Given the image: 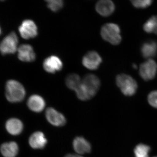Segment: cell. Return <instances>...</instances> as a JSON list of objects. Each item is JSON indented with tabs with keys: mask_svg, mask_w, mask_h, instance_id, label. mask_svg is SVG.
Instances as JSON below:
<instances>
[{
	"mask_svg": "<svg viewBox=\"0 0 157 157\" xmlns=\"http://www.w3.org/2000/svg\"><path fill=\"white\" fill-rule=\"evenodd\" d=\"M18 30L21 36L25 39L35 38L38 35L37 26L31 20L24 21L20 26Z\"/></svg>",
	"mask_w": 157,
	"mask_h": 157,
	"instance_id": "cell-7",
	"label": "cell"
},
{
	"mask_svg": "<svg viewBox=\"0 0 157 157\" xmlns=\"http://www.w3.org/2000/svg\"><path fill=\"white\" fill-rule=\"evenodd\" d=\"M82 80L78 75L76 74H71L66 78V84L70 89L76 91L81 84Z\"/></svg>",
	"mask_w": 157,
	"mask_h": 157,
	"instance_id": "cell-19",
	"label": "cell"
},
{
	"mask_svg": "<svg viewBox=\"0 0 157 157\" xmlns=\"http://www.w3.org/2000/svg\"><path fill=\"white\" fill-rule=\"evenodd\" d=\"M101 36L103 39L112 45H118L122 41L121 29L116 24L109 23L102 26Z\"/></svg>",
	"mask_w": 157,
	"mask_h": 157,
	"instance_id": "cell-4",
	"label": "cell"
},
{
	"mask_svg": "<svg viewBox=\"0 0 157 157\" xmlns=\"http://www.w3.org/2000/svg\"><path fill=\"white\" fill-rule=\"evenodd\" d=\"M116 82L125 96H132L136 94L138 86L137 82L132 76L123 73L119 74L116 78Z\"/></svg>",
	"mask_w": 157,
	"mask_h": 157,
	"instance_id": "cell-3",
	"label": "cell"
},
{
	"mask_svg": "<svg viewBox=\"0 0 157 157\" xmlns=\"http://www.w3.org/2000/svg\"><path fill=\"white\" fill-rule=\"evenodd\" d=\"M18 58L21 61L32 62L36 58L33 48L28 44H23L20 46L17 49Z\"/></svg>",
	"mask_w": 157,
	"mask_h": 157,
	"instance_id": "cell-12",
	"label": "cell"
},
{
	"mask_svg": "<svg viewBox=\"0 0 157 157\" xmlns=\"http://www.w3.org/2000/svg\"><path fill=\"white\" fill-rule=\"evenodd\" d=\"M102 59L100 55L95 51H90L83 56L82 63L84 67L90 70H96L100 67Z\"/></svg>",
	"mask_w": 157,
	"mask_h": 157,
	"instance_id": "cell-9",
	"label": "cell"
},
{
	"mask_svg": "<svg viewBox=\"0 0 157 157\" xmlns=\"http://www.w3.org/2000/svg\"><path fill=\"white\" fill-rule=\"evenodd\" d=\"M132 5L137 9H146L151 5L153 1L151 0H144V1H132Z\"/></svg>",
	"mask_w": 157,
	"mask_h": 157,
	"instance_id": "cell-23",
	"label": "cell"
},
{
	"mask_svg": "<svg viewBox=\"0 0 157 157\" xmlns=\"http://www.w3.org/2000/svg\"><path fill=\"white\" fill-rule=\"evenodd\" d=\"M1 33H2V31H1V28H0V35H1Z\"/></svg>",
	"mask_w": 157,
	"mask_h": 157,
	"instance_id": "cell-27",
	"label": "cell"
},
{
	"mask_svg": "<svg viewBox=\"0 0 157 157\" xmlns=\"http://www.w3.org/2000/svg\"><path fill=\"white\" fill-rule=\"evenodd\" d=\"M114 3L110 0H101L96 4V11L98 14L104 17L112 14L115 11Z\"/></svg>",
	"mask_w": 157,
	"mask_h": 157,
	"instance_id": "cell-13",
	"label": "cell"
},
{
	"mask_svg": "<svg viewBox=\"0 0 157 157\" xmlns=\"http://www.w3.org/2000/svg\"><path fill=\"white\" fill-rule=\"evenodd\" d=\"M133 67L135 69H137V65L136 64H134L133 65Z\"/></svg>",
	"mask_w": 157,
	"mask_h": 157,
	"instance_id": "cell-26",
	"label": "cell"
},
{
	"mask_svg": "<svg viewBox=\"0 0 157 157\" xmlns=\"http://www.w3.org/2000/svg\"><path fill=\"white\" fill-rule=\"evenodd\" d=\"M46 2L48 8L54 12L59 11L63 6V2L61 0H49Z\"/></svg>",
	"mask_w": 157,
	"mask_h": 157,
	"instance_id": "cell-22",
	"label": "cell"
},
{
	"mask_svg": "<svg viewBox=\"0 0 157 157\" xmlns=\"http://www.w3.org/2000/svg\"><path fill=\"white\" fill-rule=\"evenodd\" d=\"M147 101L151 106L157 108V90L153 91L149 94Z\"/></svg>",
	"mask_w": 157,
	"mask_h": 157,
	"instance_id": "cell-24",
	"label": "cell"
},
{
	"mask_svg": "<svg viewBox=\"0 0 157 157\" xmlns=\"http://www.w3.org/2000/svg\"><path fill=\"white\" fill-rule=\"evenodd\" d=\"M140 52L144 58L151 59L156 56L157 45L153 40L144 42L140 47Z\"/></svg>",
	"mask_w": 157,
	"mask_h": 157,
	"instance_id": "cell-16",
	"label": "cell"
},
{
	"mask_svg": "<svg viewBox=\"0 0 157 157\" xmlns=\"http://www.w3.org/2000/svg\"><path fill=\"white\" fill-rule=\"evenodd\" d=\"M157 73V63L152 59H148L140 65L139 75L144 81L153 79Z\"/></svg>",
	"mask_w": 157,
	"mask_h": 157,
	"instance_id": "cell-6",
	"label": "cell"
},
{
	"mask_svg": "<svg viewBox=\"0 0 157 157\" xmlns=\"http://www.w3.org/2000/svg\"><path fill=\"white\" fill-rule=\"evenodd\" d=\"M43 68L48 73H54L62 70L63 63L58 57L52 56L45 59L43 64Z\"/></svg>",
	"mask_w": 157,
	"mask_h": 157,
	"instance_id": "cell-10",
	"label": "cell"
},
{
	"mask_svg": "<svg viewBox=\"0 0 157 157\" xmlns=\"http://www.w3.org/2000/svg\"><path fill=\"white\" fill-rule=\"evenodd\" d=\"M101 86V82L98 76L94 74H88L82 80L75 91L77 98L86 101L93 98L98 92Z\"/></svg>",
	"mask_w": 157,
	"mask_h": 157,
	"instance_id": "cell-1",
	"label": "cell"
},
{
	"mask_svg": "<svg viewBox=\"0 0 157 157\" xmlns=\"http://www.w3.org/2000/svg\"><path fill=\"white\" fill-rule=\"evenodd\" d=\"M18 151V144L14 141L3 143L0 147V151L4 157H16Z\"/></svg>",
	"mask_w": 157,
	"mask_h": 157,
	"instance_id": "cell-18",
	"label": "cell"
},
{
	"mask_svg": "<svg viewBox=\"0 0 157 157\" xmlns=\"http://www.w3.org/2000/svg\"><path fill=\"white\" fill-rule=\"evenodd\" d=\"M6 128L7 132L12 135H19L22 132L23 124L19 119L15 118L9 119L6 122Z\"/></svg>",
	"mask_w": 157,
	"mask_h": 157,
	"instance_id": "cell-17",
	"label": "cell"
},
{
	"mask_svg": "<svg viewBox=\"0 0 157 157\" xmlns=\"http://www.w3.org/2000/svg\"><path fill=\"white\" fill-rule=\"evenodd\" d=\"M157 157V156H155V157Z\"/></svg>",
	"mask_w": 157,
	"mask_h": 157,
	"instance_id": "cell-28",
	"label": "cell"
},
{
	"mask_svg": "<svg viewBox=\"0 0 157 157\" xmlns=\"http://www.w3.org/2000/svg\"><path fill=\"white\" fill-rule=\"evenodd\" d=\"M64 157H83L79 155L73 154H67Z\"/></svg>",
	"mask_w": 157,
	"mask_h": 157,
	"instance_id": "cell-25",
	"label": "cell"
},
{
	"mask_svg": "<svg viewBox=\"0 0 157 157\" xmlns=\"http://www.w3.org/2000/svg\"><path fill=\"white\" fill-rule=\"evenodd\" d=\"M47 142V139L44 133L39 131L34 132L29 138V143L30 146L35 149L44 148Z\"/></svg>",
	"mask_w": 157,
	"mask_h": 157,
	"instance_id": "cell-11",
	"label": "cell"
},
{
	"mask_svg": "<svg viewBox=\"0 0 157 157\" xmlns=\"http://www.w3.org/2000/svg\"><path fill=\"white\" fill-rule=\"evenodd\" d=\"M144 30L147 33L157 35V15L152 16L143 25Z\"/></svg>",
	"mask_w": 157,
	"mask_h": 157,
	"instance_id": "cell-20",
	"label": "cell"
},
{
	"mask_svg": "<svg viewBox=\"0 0 157 157\" xmlns=\"http://www.w3.org/2000/svg\"><path fill=\"white\" fill-rule=\"evenodd\" d=\"M45 115L48 122L54 126H63L67 122L63 114L52 107H49L46 109Z\"/></svg>",
	"mask_w": 157,
	"mask_h": 157,
	"instance_id": "cell-8",
	"label": "cell"
},
{
	"mask_svg": "<svg viewBox=\"0 0 157 157\" xmlns=\"http://www.w3.org/2000/svg\"><path fill=\"white\" fill-rule=\"evenodd\" d=\"M73 145L74 151L79 155L88 153L91 150L90 144L84 137L81 136L74 138Z\"/></svg>",
	"mask_w": 157,
	"mask_h": 157,
	"instance_id": "cell-14",
	"label": "cell"
},
{
	"mask_svg": "<svg viewBox=\"0 0 157 157\" xmlns=\"http://www.w3.org/2000/svg\"><path fill=\"white\" fill-rule=\"evenodd\" d=\"M25 94V89L21 83L15 80H10L7 82L6 86V96L9 102H21L24 99Z\"/></svg>",
	"mask_w": 157,
	"mask_h": 157,
	"instance_id": "cell-2",
	"label": "cell"
},
{
	"mask_svg": "<svg viewBox=\"0 0 157 157\" xmlns=\"http://www.w3.org/2000/svg\"><path fill=\"white\" fill-rule=\"evenodd\" d=\"M27 106L29 109L33 112L40 113L45 109V100L41 96L34 94L29 98L27 101Z\"/></svg>",
	"mask_w": 157,
	"mask_h": 157,
	"instance_id": "cell-15",
	"label": "cell"
},
{
	"mask_svg": "<svg viewBox=\"0 0 157 157\" xmlns=\"http://www.w3.org/2000/svg\"><path fill=\"white\" fill-rule=\"evenodd\" d=\"M151 147L146 144H140L135 147L134 155L135 157H149Z\"/></svg>",
	"mask_w": 157,
	"mask_h": 157,
	"instance_id": "cell-21",
	"label": "cell"
},
{
	"mask_svg": "<svg viewBox=\"0 0 157 157\" xmlns=\"http://www.w3.org/2000/svg\"><path fill=\"white\" fill-rule=\"evenodd\" d=\"M18 38L14 32H12L3 39L0 43V52L5 55L13 54L17 49Z\"/></svg>",
	"mask_w": 157,
	"mask_h": 157,
	"instance_id": "cell-5",
	"label": "cell"
}]
</instances>
